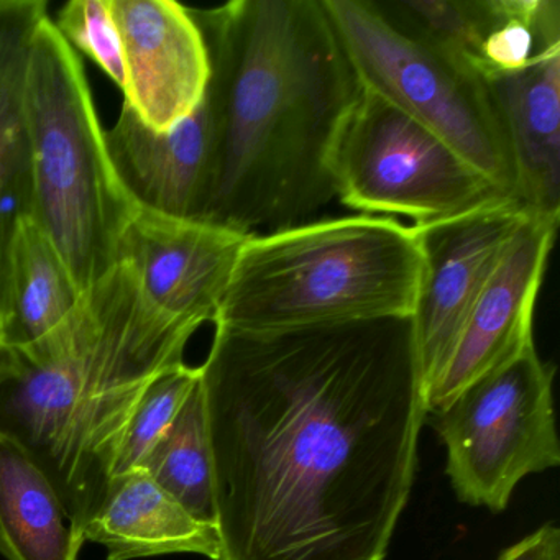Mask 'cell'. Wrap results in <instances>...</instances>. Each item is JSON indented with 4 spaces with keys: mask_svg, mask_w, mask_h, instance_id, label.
<instances>
[{
    "mask_svg": "<svg viewBox=\"0 0 560 560\" xmlns=\"http://www.w3.org/2000/svg\"><path fill=\"white\" fill-rule=\"evenodd\" d=\"M199 376V366H188L183 362L160 373L147 386L124 431L113 478L142 467L156 442L175 421Z\"/></svg>",
    "mask_w": 560,
    "mask_h": 560,
    "instance_id": "21",
    "label": "cell"
},
{
    "mask_svg": "<svg viewBox=\"0 0 560 560\" xmlns=\"http://www.w3.org/2000/svg\"><path fill=\"white\" fill-rule=\"evenodd\" d=\"M332 179L343 208L416 228L510 199L428 127L365 88L337 137Z\"/></svg>",
    "mask_w": 560,
    "mask_h": 560,
    "instance_id": "7",
    "label": "cell"
},
{
    "mask_svg": "<svg viewBox=\"0 0 560 560\" xmlns=\"http://www.w3.org/2000/svg\"><path fill=\"white\" fill-rule=\"evenodd\" d=\"M248 235L201 221L139 209L124 232L119 261L166 316L199 327L214 324Z\"/></svg>",
    "mask_w": 560,
    "mask_h": 560,
    "instance_id": "11",
    "label": "cell"
},
{
    "mask_svg": "<svg viewBox=\"0 0 560 560\" xmlns=\"http://www.w3.org/2000/svg\"><path fill=\"white\" fill-rule=\"evenodd\" d=\"M81 293L50 238L25 221L12 247L9 313L0 326L5 349H24L54 332L73 314Z\"/></svg>",
    "mask_w": 560,
    "mask_h": 560,
    "instance_id": "18",
    "label": "cell"
},
{
    "mask_svg": "<svg viewBox=\"0 0 560 560\" xmlns=\"http://www.w3.org/2000/svg\"><path fill=\"white\" fill-rule=\"evenodd\" d=\"M553 375L530 346L432 412L462 503L500 513L520 480L560 464Z\"/></svg>",
    "mask_w": 560,
    "mask_h": 560,
    "instance_id": "8",
    "label": "cell"
},
{
    "mask_svg": "<svg viewBox=\"0 0 560 560\" xmlns=\"http://www.w3.org/2000/svg\"><path fill=\"white\" fill-rule=\"evenodd\" d=\"M84 542L44 471L0 438V553L8 560H78Z\"/></svg>",
    "mask_w": 560,
    "mask_h": 560,
    "instance_id": "17",
    "label": "cell"
},
{
    "mask_svg": "<svg viewBox=\"0 0 560 560\" xmlns=\"http://www.w3.org/2000/svg\"><path fill=\"white\" fill-rule=\"evenodd\" d=\"M126 61L124 103L155 132H168L205 100L208 45L191 11L173 0H109Z\"/></svg>",
    "mask_w": 560,
    "mask_h": 560,
    "instance_id": "12",
    "label": "cell"
},
{
    "mask_svg": "<svg viewBox=\"0 0 560 560\" xmlns=\"http://www.w3.org/2000/svg\"><path fill=\"white\" fill-rule=\"evenodd\" d=\"M25 107L34 221L86 293L119 264L120 241L139 208L114 172L83 60L50 15L32 45Z\"/></svg>",
    "mask_w": 560,
    "mask_h": 560,
    "instance_id": "5",
    "label": "cell"
},
{
    "mask_svg": "<svg viewBox=\"0 0 560 560\" xmlns=\"http://www.w3.org/2000/svg\"><path fill=\"white\" fill-rule=\"evenodd\" d=\"M120 185L137 208L163 218L205 222L214 182V114L208 94L191 116L155 132L124 103L104 132Z\"/></svg>",
    "mask_w": 560,
    "mask_h": 560,
    "instance_id": "13",
    "label": "cell"
},
{
    "mask_svg": "<svg viewBox=\"0 0 560 560\" xmlns=\"http://www.w3.org/2000/svg\"><path fill=\"white\" fill-rule=\"evenodd\" d=\"M219 560H383L428 415L411 317L214 326L199 366Z\"/></svg>",
    "mask_w": 560,
    "mask_h": 560,
    "instance_id": "1",
    "label": "cell"
},
{
    "mask_svg": "<svg viewBox=\"0 0 560 560\" xmlns=\"http://www.w3.org/2000/svg\"><path fill=\"white\" fill-rule=\"evenodd\" d=\"M485 81L510 140L517 199L534 214L560 219V45Z\"/></svg>",
    "mask_w": 560,
    "mask_h": 560,
    "instance_id": "15",
    "label": "cell"
},
{
    "mask_svg": "<svg viewBox=\"0 0 560 560\" xmlns=\"http://www.w3.org/2000/svg\"><path fill=\"white\" fill-rule=\"evenodd\" d=\"M140 468L196 520L215 526L214 477L201 376Z\"/></svg>",
    "mask_w": 560,
    "mask_h": 560,
    "instance_id": "19",
    "label": "cell"
},
{
    "mask_svg": "<svg viewBox=\"0 0 560 560\" xmlns=\"http://www.w3.org/2000/svg\"><path fill=\"white\" fill-rule=\"evenodd\" d=\"M54 24L77 54L91 58L124 91L126 61L109 0H71L58 12Z\"/></svg>",
    "mask_w": 560,
    "mask_h": 560,
    "instance_id": "22",
    "label": "cell"
},
{
    "mask_svg": "<svg viewBox=\"0 0 560 560\" xmlns=\"http://www.w3.org/2000/svg\"><path fill=\"white\" fill-rule=\"evenodd\" d=\"M422 271L418 232L398 219L317 218L248 235L214 326L264 332L411 317Z\"/></svg>",
    "mask_w": 560,
    "mask_h": 560,
    "instance_id": "4",
    "label": "cell"
},
{
    "mask_svg": "<svg viewBox=\"0 0 560 560\" xmlns=\"http://www.w3.org/2000/svg\"><path fill=\"white\" fill-rule=\"evenodd\" d=\"M360 86L444 140L517 199L510 140L487 81L460 58L393 24L373 0H323Z\"/></svg>",
    "mask_w": 560,
    "mask_h": 560,
    "instance_id": "6",
    "label": "cell"
},
{
    "mask_svg": "<svg viewBox=\"0 0 560 560\" xmlns=\"http://www.w3.org/2000/svg\"><path fill=\"white\" fill-rule=\"evenodd\" d=\"M478 73L483 80L523 70L560 45L559 0H483Z\"/></svg>",
    "mask_w": 560,
    "mask_h": 560,
    "instance_id": "20",
    "label": "cell"
},
{
    "mask_svg": "<svg viewBox=\"0 0 560 560\" xmlns=\"http://www.w3.org/2000/svg\"><path fill=\"white\" fill-rule=\"evenodd\" d=\"M530 214L521 202L503 199L445 221L412 225L424 261L411 316L424 395L444 369L471 306Z\"/></svg>",
    "mask_w": 560,
    "mask_h": 560,
    "instance_id": "9",
    "label": "cell"
},
{
    "mask_svg": "<svg viewBox=\"0 0 560 560\" xmlns=\"http://www.w3.org/2000/svg\"><path fill=\"white\" fill-rule=\"evenodd\" d=\"M196 330L156 310L119 261L54 332L9 349L0 438L44 471L83 537L113 483L137 401L160 373L185 362Z\"/></svg>",
    "mask_w": 560,
    "mask_h": 560,
    "instance_id": "3",
    "label": "cell"
},
{
    "mask_svg": "<svg viewBox=\"0 0 560 560\" xmlns=\"http://www.w3.org/2000/svg\"><path fill=\"white\" fill-rule=\"evenodd\" d=\"M47 18V0H0V326L9 313L12 247L21 225L34 221L25 90L35 34Z\"/></svg>",
    "mask_w": 560,
    "mask_h": 560,
    "instance_id": "14",
    "label": "cell"
},
{
    "mask_svg": "<svg viewBox=\"0 0 560 560\" xmlns=\"http://www.w3.org/2000/svg\"><path fill=\"white\" fill-rule=\"evenodd\" d=\"M498 560H560V530L553 524H544L520 542L504 550Z\"/></svg>",
    "mask_w": 560,
    "mask_h": 560,
    "instance_id": "23",
    "label": "cell"
},
{
    "mask_svg": "<svg viewBox=\"0 0 560 560\" xmlns=\"http://www.w3.org/2000/svg\"><path fill=\"white\" fill-rule=\"evenodd\" d=\"M9 359V349H5L2 343H0V370H2V366L5 365V362H8Z\"/></svg>",
    "mask_w": 560,
    "mask_h": 560,
    "instance_id": "24",
    "label": "cell"
},
{
    "mask_svg": "<svg viewBox=\"0 0 560 560\" xmlns=\"http://www.w3.org/2000/svg\"><path fill=\"white\" fill-rule=\"evenodd\" d=\"M206 45L214 182L205 222L245 235L320 218L332 155L362 86L323 0L191 9Z\"/></svg>",
    "mask_w": 560,
    "mask_h": 560,
    "instance_id": "2",
    "label": "cell"
},
{
    "mask_svg": "<svg viewBox=\"0 0 560 560\" xmlns=\"http://www.w3.org/2000/svg\"><path fill=\"white\" fill-rule=\"evenodd\" d=\"M84 540L101 544L107 560L166 553L221 556L218 527L201 523L143 468L113 478L100 510L84 527Z\"/></svg>",
    "mask_w": 560,
    "mask_h": 560,
    "instance_id": "16",
    "label": "cell"
},
{
    "mask_svg": "<svg viewBox=\"0 0 560 560\" xmlns=\"http://www.w3.org/2000/svg\"><path fill=\"white\" fill-rule=\"evenodd\" d=\"M559 221L533 212L524 222L471 306L444 369L425 392V411L445 408L471 383L534 346V311Z\"/></svg>",
    "mask_w": 560,
    "mask_h": 560,
    "instance_id": "10",
    "label": "cell"
}]
</instances>
